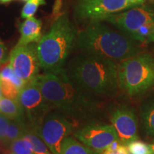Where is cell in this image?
<instances>
[{
  "label": "cell",
  "mask_w": 154,
  "mask_h": 154,
  "mask_svg": "<svg viewBox=\"0 0 154 154\" xmlns=\"http://www.w3.org/2000/svg\"><path fill=\"white\" fill-rule=\"evenodd\" d=\"M34 81L52 109L68 118H84L92 109L91 100L71 79L65 69L57 72H45Z\"/></svg>",
  "instance_id": "obj_1"
},
{
  "label": "cell",
  "mask_w": 154,
  "mask_h": 154,
  "mask_svg": "<svg viewBox=\"0 0 154 154\" xmlns=\"http://www.w3.org/2000/svg\"><path fill=\"white\" fill-rule=\"evenodd\" d=\"M75 47L82 53L121 61L141 52L138 42L113 30L101 21L89 22L78 32Z\"/></svg>",
  "instance_id": "obj_2"
},
{
  "label": "cell",
  "mask_w": 154,
  "mask_h": 154,
  "mask_svg": "<svg viewBox=\"0 0 154 154\" xmlns=\"http://www.w3.org/2000/svg\"><path fill=\"white\" fill-rule=\"evenodd\" d=\"M66 71L74 84L88 93L108 96L119 88L118 63L110 59L82 53L71 61Z\"/></svg>",
  "instance_id": "obj_3"
},
{
  "label": "cell",
  "mask_w": 154,
  "mask_h": 154,
  "mask_svg": "<svg viewBox=\"0 0 154 154\" xmlns=\"http://www.w3.org/2000/svg\"><path fill=\"white\" fill-rule=\"evenodd\" d=\"M77 31L67 13L59 16L50 30L36 44L38 60L44 72H57L64 69L75 47Z\"/></svg>",
  "instance_id": "obj_4"
},
{
  "label": "cell",
  "mask_w": 154,
  "mask_h": 154,
  "mask_svg": "<svg viewBox=\"0 0 154 154\" xmlns=\"http://www.w3.org/2000/svg\"><path fill=\"white\" fill-rule=\"evenodd\" d=\"M118 82L119 88L129 96L145 94L154 86V57L140 52L119 61Z\"/></svg>",
  "instance_id": "obj_5"
},
{
  "label": "cell",
  "mask_w": 154,
  "mask_h": 154,
  "mask_svg": "<svg viewBox=\"0 0 154 154\" xmlns=\"http://www.w3.org/2000/svg\"><path fill=\"white\" fill-rule=\"evenodd\" d=\"M103 21L110 22L138 43L154 42V10L149 7L137 6L111 14Z\"/></svg>",
  "instance_id": "obj_6"
},
{
  "label": "cell",
  "mask_w": 154,
  "mask_h": 154,
  "mask_svg": "<svg viewBox=\"0 0 154 154\" xmlns=\"http://www.w3.org/2000/svg\"><path fill=\"white\" fill-rule=\"evenodd\" d=\"M73 129L74 125L64 114L49 112L41 124L32 130L41 138L51 153L61 154L63 141L72 134Z\"/></svg>",
  "instance_id": "obj_7"
},
{
  "label": "cell",
  "mask_w": 154,
  "mask_h": 154,
  "mask_svg": "<svg viewBox=\"0 0 154 154\" xmlns=\"http://www.w3.org/2000/svg\"><path fill=\"white\" fill-rule=\"evenodd\" d=\"M17 101L32 129L39 126L46 116L53 109L44 97L35 81L26 84L21 89Z\"/></svg>",
  "instance_id": "obj_8"
},
{
  "label": "cell",
  "mask_w": 154,
  "mask_h": 154,
  "mask_svg": "<svg viewBox=\"0 0 154 154\" xmlns=\"http://www.w3.org/2000/svg\"><path fill=\"white\" fill-rule=\"evenodd\" d=\"M133 8L128 0H78L74 14L78 22L103 21L111 14Z\"/></svg>",
  "instance_id": "obj_9"
},
{
  "label": "cell",
  "mask_w": 154,
  "mask_h": 154,
  "mask_svg": "<svg viewBox=\"0 0 154 154\" xmlns=\"http://www.w3.org/2000/svg\"><path fill=\"white\" fill-rule=\"evenodd\" d=\"M9 62L17 76L25 84L33 82L38 76L41 69L36 44H17L11 51Z\"/></svg>",
  "instance_id": "obj_10"
},
{
  "label": "cell",
  "mask_w": 154,
  "mask_h": 154,
  "mask_svg": "<svg viewBox=\"0 0 154 154\" xmlns=\"http://www.w3.org/2000/svg\"><path fill=\"white\" fill-rule=\"evenodd\" d=\"M74 137L97 154L103 151L114 140L119 139L112 124H90L74 133Z\"/></svg>",
  "instance_id": "obj_11"
},
{
  "label": "cell",
  "mask_w": 154,
  "mask_h": 154,
  "mask_svg": "<svg viewBox=\"0 0 154 154\" xmlns=\"http://www.w3.org/2000/svg\"><path fill=\"white\" fill-rule=\"evenodd\" d=\"M110 119L123 144L127 146L138 139V119L131 108L126 106L116 108L111 113Z\"/></svg>",
  "instance_id": "obj_12"
},
{
  "label": "cell",
  "mask_w": 154,
  "mask_h": 154,
  "mask_svg": "<svg viewBox=\"0 0 154 154\" xmlns=\"http://www.w3.org/2000/svg\"><path fill=\"white\" fill-rule=\"evenodd\" d=\"M42 22L40 19L31 17L19 25L20 38L17 44L27 45L32 43H38L42 38Z\"/></svg>",
  "instance_id": "obj_13"
},
{
  "label": "cell",
  "mask_w": 154,
  "mask_h": 154,
  "mask_svg": "<svg viewBox=\"0 0 154 154\" xmlns=\"http://www.w3.org/2000/svg\"><path fill=\"white\" fill-rule=\"evenodd\" d=\"M28 128H29V126L25 118L11 120L2 143L7 146H9L15 140L22 137Z\"/></svg>",
  "instance_id": "obj_14"
},
{
  "label": "cell",
  "mask_w": 154,
  "mask_h": 154,
  "mask_svg": "<svg viewBox=\"0 0 154 154\" xmlns=\"http://www.w3.org/2000/svg\"><path fill=\"white\" fill-rule=\"evenodd\" d=\"M142 128L148 137H154V99L143 105L140 111Z\"/></svg>",
  "instance_id": "obj_15"
},
{
  "label": "cell",
  "mask_w": 154,
  "mask_h": 154,
  "mask_svg": "<svg viewBox=\"0 0 154 154\" xmlns=\"http://www.w3.org/2000/svg\"><path fill=\"white\" fill-rule=\"evenodd\" d=\"M0 113L10 120L25 118L24 113L18 101L6 97H2L0 99Z\"/></svg>",
  "instance_id": "obj_16"
},
{
  "label": "cell",
  "mask_w": 154,
  "mask_h": 154,
  "mask_svg": "<svg viewBox=\"0 0 154 154\" xmlns=\"http://www.w3.org/2000/svg\"><path fill=\"white\" fill-rule=\"evenodd\" d=\"M61 154H97L82 142L74 137L68 136L61 145Z\"/></svg>",
  "instance_id": "obj_17"
},
{
  "label": "cell",
  "mask_w": 154,
  "mask_h": 154,
  "mask_svg": "<svg viewBox=\"0 0 154 154\" xmlns=\"http://www.w3.org/2000/svg\"><path fill=\"white\" fill-rule=\"evenodd\" d=\"M23 136L30 140L35 154H53L41 138L30 128H28Z\"/></svg>",
  "instance_id": "obj_18"
},
{
  "label": "cell",
  "mask_w": 154,
  "mask_h": 154,
  "mask_svg": "<svg viewBox=\"0 0 154 154\" xmlns=\"http://www.w3.org/2000/svg\"><path fill=\"white\" fill-rule=\"evenodd\" d=\"M9 147L14 154H35L31 141L24 136L13 141Z\"/></svg>",
  "instance_id": "obj_19"
},
{
  "label": "cell",
  "mask_w": 154,
  "mask_h": 154,
  "mask_svg": "<svg viewBox=\"0 0 154 154\" xmlns=\"http://www.w3.org/2000/svg\"><path fill=\"white\" fill-rule=\"evenodd\" d=\"M0 84H1L2 92L5 97L17 101L19 92L21 91L20 88L17 87L14 83L2 78H0Z\"/></svg>",
  "instance_id": "obj_20"
},
{
  "label": "cell",
  "mask_w": 154,
  "mask_h": 154,
  "mask_svg": "<svg viewBox=\"0 0 154 154\" xmlns=\"http://www.w3.org/2000/svg\"><path fill=\"white\" fill-rule=\"evenodd\" d=\"M130 154H153L151 145L139 140H135L127 145Z\"/></svg>",
  "instance_id": "obj_21"
},
{
  "label": "cell",
  "mask_w": 154,
  "mask_h": 154,
  "mask_svg": "<svg viewBox=\"0 0 154 154\" xmlns=\"http://www.w3.org/2000/svg\"><path fill=\"white\" fill-rule=\"evenodd\" d=\"M46 5V0H29L23 7L21 16L23 19L34 17L40 6Z\"/></svg>",
  "instance_id": "obj_22"
},
{
  "label": "cell",
  "mask_w": 154,
  "mask_h": 154,
  "mask_svg": "<svg viewBox=\"0 0 154 154\" xmlns=\"http://www.w3.org/2000/svg\"><path fill=\"white\" fill-rule=\"evenodd\" d=\"M10 121V119H9L5 115L0 113V140H2V143L7 134Z\"/></svg>",
  "instance_id": "obj_23"
},
{
  "label": "cell",
  "mask_w": 154,
  "mask_h": 154,
  "mask_svg": "<svg viewBox=\"0 0 154 154\" xmlns=\"http://www.w3.org/2000/svg\"><path fill=\"white\" fill-rule=\"evenodd\" d=\"M8 58V51L5 44L0 39V66L7 62Z\"/></svg>",
  "instance_id": "obj_24"
},
{
  "label": "cell",
  "mask_w": 154,
  "mask_h": 154,
  "mask_svg": "<svg viewBox=\"0 0 154 154\" xmlns=\"http://www.w3.org/2000/svg\"><path fill=\"white\" fill-rule=\"evenodd\" d=\"M102 154H130L128 152L127 146L122 144L118 149L114 151H105L102 153Z\"/></svg>",
  "instance_id": "obj_25"
},
{
  "label": "cell",
  "mask_w": 154,
  "mask_h": 154,
  "mask_svg": "<svg viewBox=\"0 0 154 154\" xmlns=\"http://www.w3.org/2000/svg\"><path fill=\"white\" fill-rule=\"evenodd\" d=\"M128 2L132 5L133 7H135L143 5L146 2V0H128Z\"/></svg>",
  "instance_id": "obj_26"
},
{
  "label": "cell",
  "mask_w": 154,
  "mask_h": 154,
  "mask_svg": "<svg viewBox=\"0 0 154 154\" xmlns=\"http://www.w3.org/2000/svg\"><path fill=\"white\" fill-rule=\"evenodd\" d=\"M14 1V0H0V5H3V4H7L11 2Z\"/></svg>",
  "instance_id": "obj_27"
},
{
  "label": "cell",
  "mask_w": 154,
  "mask_h": 154,
  "mask_svg": "<svg viewBox=\"0 0 154 154\" xmlns=\"http://www.w3.org/2000/svg\"><path fill=\"white\" fill-rule=\"evenodd\" d=\"M2 88H1V84H0V99H2Z\"/></svg>",
  "instance_id": "obj_28"
},
{
  "label": "cell",
  "mask_w": 154,
  "mask_h": 154,
  "mask_svg": "<svg viewBox=\"0 0 154 154\" xmlns=\"http://www.w3.org/2000/svg\"><path fill=\"white\" fill-rule=\"evenodd\" d=\"M151 148H152V150H153V153L154 154V142L152 144H151Z\"/></svg>",
  "instance_id": "obj_29"
},
{
  "label": "cell",
  "mask_w": 154,
  "mask_h": 154,
  "mask_svg": "<svg viewBox=\"0 0 154 154\" xmlns=\"http://www.w3.org/2000/svg\"><path fill=\"white\" fill-rule=\"evenodd\" d=\"M22 2H28L29 0H22Z\"/></svg>",
  "instance_id": "obj_30"
},
{
  "label": "cell",
  "mask_w": 154,
  "mask_h": 154,
  "mask_svg": "<svg viewBox=\"0 0 154 154\" xmlns=\"http://www.w3.org/2000/svg\"><path fill=\"white\" fill-rule=\"evenodd\" d=\"M8 154H14V153H11H11H8Z\"/></svg>",
  "instance_id": "obj_31"
},
{
  "label": "cell",
  "mask_w": 154,
  "mask_h": 154,
  "mask_svg": "<svg viewBox=\"0 0 154 154\" xmlns=\"http://www.w3.org/2000/svg\"><path fill=\"white\" fill-rule=\"evenodd\" d=\"M154 142V137H153V143Z\"/></svg>",
  "instance_id": "obj_32"
},
{
  "label": "cell",
  "mask_w": 154,
  "mask_h": 154,
  "mask_svg": "<svg viewBox=\"0 0 154 154\" xmlns=\"http://www.w3.org/2000/svg\"><path fill=\"white\" fill-rule=\"evenodd\" d=\"M0 141H2V140H0Z\"/></svg>",
  "instance_id": "obj_33"
}]
</instances>
